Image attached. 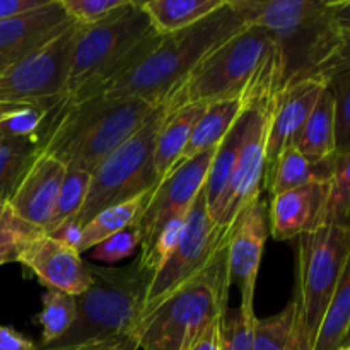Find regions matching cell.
Segmentation results:
<instances>
[{
    "instance_id": "6da1fadb",
    "label": "cell",
    "mask_w": 350,
    "mask_h": 350,
    "mask_svg": "<svg viewBox=\"0 0 350 350\" xmlns=\"http://www.w3.org/2000/svg\"><path fill=\"white\" fill-rule=\"evenodd\" d=\"M248 26L262 27L275 44L279 91L303 79L330 81L350 70V40L318 0H229ZM277 91V92H279Z\"/></svg>"
},
{
    "instance_id": "7a4b0ae2",
    "label": "cell",
    "mask_w": 350,
    "mask_h": 350,
    "mask_svg": "<svg viewBox=\"0 0 350 350\" xmlns=\"http://www.w3.org/2000/svg\"><path fill=\"white\" fill-rule=\"evenodd\" d=\"M156 106L139 98H91L51 108L38 137L40 152L53 156L65 170L92 173L142 129Z\"/></svg>"
},
{
    "instance_id": "3957f363",
    "label": "cell",
    "mask_w": 350,
    "mask_h": 350,
    "mask_svg": "<svg viewBox=\"0 0 350 350\" xmlns=\"http://www.w3.org/2000/svg\"><path fill=\"white\" fill-rule=\"evenodd\" d=\"M159 40L142 3L135 0H129L94 26H79L67 89L53 108H67L99 96L139 64Z\"/></svg>"
},
{
    "instance_id": "277c9868",
    "label": "cell",
    "mask_w": 350,
    "mask_h": 350,
    "mask_svg": "<svg viewBox=\"0 0 350 350\" xmlns=\"http://www.w3.org/2000/svg\"><path fill=\"white\" fill-rule=\"evenodd\" d=\"M279 91L275 44L267 31L246 26L212 51L166 99L171 108L226 99H272Z\"/></svg>"
},
{
    "instance_id": "5b68a950",
    "label": "cell",
    "mask_w": 350,
    "mask_h": 350,
    "mask_svg": "<svg viewBox=\"0 0 350 350\" xmlns=\"http://www.w3.org/2000/svg\"><path fill=\"white\" fill-rule=\"evenodd\" d=\"M246 26L226 0L221 9L193 26L161 36L159 43L139 64L115 79L96 98H139L159 105L212 51Z\"/></svg>"
},
{
    "instance_id": "8992f818",
    "label": "cell",
    "mask_w": 350,
    "mask_h": 350,
    "mask_svg": "<svg viewBox=\"0 0 350 350\" xmlns=\"http://www.w3.org/2000/svg\"><path fill=\"white\" fill-rule=\"evenodd\" d=\"M228 238L197 277L140 318L132 332L139 350H190L208 327L226 317L231 287Z\"/></svg>"
},
{
    "instance_id": "52a82bcc",
    "label": "cell",
    "mask_w": 350,
    "mask_h": 350,
    "mask_svg": "<svg viewBox=\"0 0 350 350\" xmlns=\"http://www.w3.org/2000/svg\"><path fill=\"white\" fill-rule=\"evenodd\" d=\"M89 272L91 286L75 297V323L51 347L125 337L132 335L139 323L149 282V273L139 262L120 269L89 263Z\"/></svg>"
},
{
    "instance_id": "ba28073f",
    "label": "cell",
    "mask_w": 350,
    "mask_h": 350,
    "mask_svg": "<svg viewBox=\"0 0 350 350\" xmlns=\"http://www.w3.org/2000/svg\"><path fill=\"white\" fill-rule=\"evenodd\" d=\"M167 111L170 105L164 101L159 103L142 129L92 171L84 207L68 222H75L84 228L98 212L132 200L156 187L159 180L154 170V150Z\"/></svg>"
},
{
    "instance_id": "9c48e42d",
    "label": "cell",
    "mask_w": 350,
    "mask_h": 350,
    "mask_svg": "<svg viewBox=\"0 0 350 350\" xmlns=\"http://www.w3.org/2000/svg\"><path fill=\"white\" fill-rule=\"evenodd\" d=\"M349 255V228L323 224L297 238V313L313 342Z\"/></svg>"
},
{
    "instance_id": "30bf717a",
    "label": "cell",
    "mask_w": 350,
    "mask_h": 350,
    "mask_svg": "<svg viewBox=\"0 0 350 350\" xmlns=\"http://www.w3.org/2000/svg\"><path fill=\"white\" fill-rule=\"evenodd\" d=\"M229 231H222L212 222L204 190L198 193L187 215L181 234L174 248L161 265L150 273L146 289L142 317L156 310L174 291L183 287L207 267Z\"/></svg>"
},
{
    "instance_id": "8fae6325",
    "label": "cell",
    "mask_w": 350,
    "mask_h": 350,
    "mask_svg": "<svg viewBox=\"0 0 350 350\" xmlns=\"http://www.w3.org/2000/svg\"><path fill=\"white\" fill-rule=\"evenodd\" d=\"M77 31L72 23L0 74V105H57L67 89Z\"/></svg>"
},
{
    "instance_id": "7c38bea8",
    "label": "cell",
    "mask_w": 350,
    "mask_h": 350,
    "mask_svg": "<svg viewBox=\"0 0 350 350\" xmlns=\"http://www.w3.org/2000/svg\"><path fill=\"white\" fill-rule=\"evenodd\" d=\"M215 149H208L191 159L181 161L166 178L157 181L142 215L137 221L142 234L140 258L149 255L167 224L176 219L187 217L195 198L204 190Z\"/></svg>"
},
{
    "instance_id": "4fadbf2b",
    "label": "cell",
    "mask_w": 350,
    "mask_h": 350,
    "mask_svg": "<svg viewBox=\"0 0 350 350\" xmlns=\"http://www.w3.org/2000/svg\"><path fill=\"white\" fill-rule=\"evenodd\" d=\"M270 103L272 99L269 98L256 99L246 109L238 163L215 224L222 231H229L239 214L255 198H258L262 191V183L265 181L267 173L265 142L269 132Z\"/></svg>"
},
{
    "instance_id": "5bb4252c",
    "label": "cell",
    "mask_w": 350,
    "mask_h": 350,
    "mask_svg": "<svg viewBox=\"0 0 350 350\" xmlns=\"http://www.w3.org/2000/svg\"><path fill=\"white\" fill-rule=\"evenodd\" d=\"M269 236V204L258 197L229 228L228 275L231 286L239 289L241 306L255 308L256 277Z\"/></svg>"
},
{
    "instance_id": "9a60e30c",
    "label": "cell",
    "mask_w": 350,
    "mask_h": 350,
    "mask_svg": "<svg viewBox=\"0 0 350 350\" xmlns=\"http://www.w3.org/2000/svg\"><path fill=\"white\" fill-rule=\"evenodd\" d=\"M17 263L34 273L48 289L62 291L70 296H81L91 286L89 263L77 250L48 234H40L24 245Z\"/></svg>"
},
{
    "instance_id": "2e32d148",
    "label": "cell",
    "mask_w": 350,
    "mask_h": 350,
    "mask_svg": "<svg viewBox=\"0 0 350 350\" xmlns=\"http://www.w3.org/2000/svg\"><path fill=\"white\" fill-rule=\"evenodd\" d=\"M74 21L60 0H46L41 7L0 21V74L57 36Z\"/></svg>"
},
{
    "instance_id": "e0dca14e",
    "label": "cell",
    "mask_w": 350,
    "mask_h": 350,
    "mask_svg": "<svg viewBox=\"0 0 350 350\" xmlns=\"http://www.w3.org/2000/svg\"><path fill=\"white\" fill-rule=\"evenodd\" d=\"M327 85L328 82L323 79H303L287 84L273 96L265 142L267 167L277 159L284 147L294 144Z\"/></svg>"
},
{
    "instance_id": "ac0fdd59",
    "label": "cell",
    "mask_w": 350,
    "mask_h": 350,
    "mask_svg": "<svg viewBox=\"0 0 350 350\" xmlns=\"http://www.w3.org/2000/svg\"><path fill=\"white\" fill-rule=\"evenodd\" d=\"M330 181H314L270 197V236L289 241L325 224Z\"/></svg>"
},
{
    "instance_id": "d6986e66",
    "label": "cell",
    "mask_w": 350,
    "mask_h": 350,
    "mask_svg": "<svg viewBox=\"0 0 350 350\" xmlns=\"http://www.w3.org/2000/svg\"><path fill=\"white\" fill-rule=\"evenodd\" d=\"M65 176V166L53 156L38 152L19 185L14 190L9 204L27 224L46 231L57 204L60 185Z\"/></svg>"
},
{
    "instance_id": "ffe728a7",
    "label": "cell",
    "mask_w": 350,
    "mask_h": 350,
    "mask_svg": "<svg viewBox=\"0 0 350 350\" xmlns=\"http://www.w3.org/2000/svg\"><path fill=\"white\" fill-rule=\"evenodd\" d=\"M205 106L207 105H187L176 109L170 106L154 150V170L159 181L166 178L181 161L191 132L205 111Z\"/></svg>"
},
{
    "instance_id": "44dd1931",
    "label": "cell",
    "mask_w": 350,
    "mask_h": 350,
    "mask_svg": "<svg viewBox=\"0 0 350 350\" xmlns=\"http://www.w3.org/2000/svg\"><path fill=\"white\" fill-rule=\"evenodd\" d=\"M335 156L323 163H310L293 144L284 147L277 159L267 167L265 181L270 197L314 181H330Z\"/></svg>"
},
{
    "instance_id": "7402d4cb",
    "label": "cell",
    "mask_w": 350,
    "mask_h": 350,
    "mask_svg": "<svg viewBox=\"0 0 350 350\" xmlns=\"http://www.w3.org/2000/svg\"><path fill=\"white\" fill-rule=\"evenodd\" d=\"M250 105L252 103L246 99H226V101L211 103L205 106V111L202 113L193 132H191L181 161L191 159L208 149H215L224 140L229 130L236 125V122L241 118Z\"/></svg>"
},
{
    "instance_id": "603a6c76",
    "label": "cell",
    "mask_w": 350,
    "mask_h": 350,
    "mask_svg": "<svg viewBox=\"0 0 350 350\" xmlns=\"http://www.w3.org/2000/svg\"><path fill=\"white\" fill-rule=\"evenodd\" d=\"M310 163H323L337 154L335 146V111L330 89L321 92L313 111L293 144Z\"/></svg>"
},
{
    "instance_id": "cb8c5ba5",
    "label": "cell",
    "mask_w": 350,
    "mask_h": 350,
    "mask_svg": "<svg viewBox=\"0 0 350 350\" xmlns=\"http://www.w3.org/2000/svg\"><path fill=\"white\" fill-rule=\"evenodd\" d=\"M245 116L246 111L243 113L241 118L236 122V125L229 130L224 140L217 146L211 170H208L207 181H205L204 193L205 198H207L208 215H211L214 224H217L219 214H221L222 204H224L226 191H228L231 178L234 174L236 163H238L239 149H241L243 142V129H245Z\"/></svg>"
},
{
    "instance_id": "d4e9b609",
    "label": "cell",
    "mask_w": 350,
    "mask_h": 350,
    "mask_svg": "<svg viewBox=\"0 0 350 350\" xmlns=\"http://www.w3.org/2000/svg\"><path fill=\"white\" fill-rule=\"evenodd\" d=\"M142 9L159 36L193 26L221 9L226 0H146Z\"/></svg>"
},
{
    "instance_id": "484cf974",
    "label": "cell",
    "mask_w": 350,
    "mask_h": 350,
    "mask_svg": "<svg viewBox=\"0 0 350 350\" xmlns=\"http://www.w3.org/2000/svg\"><path fill=\"white\" fill-rule=\"evenodd\" d=\"M154 188L144 191V193L132 198V200L113 205V207H108L105 208V211L98 212V214L82 228V243L81 246H79V253L82 255V253L92 250L101 241H105L109 236L116 234V232L137 224L139 217L142 215L144 208H146L147 202H149L150 195H152Z\"/></svg>"
},
{
    "instance_id": "4316f807",
    "label": "cell",
    "mask_w": 350,
    "mask_h": 350,
    "mask_svg": "<svg viewBox=\"0 0 350 350\" xmlns=\"http://www.w3.org/2000/svg\"><path fill=\"white\" fill-rule=\"evenodd\" d=\"M350 328V255L311 350H342Z\"/></svg>"
},
{
    "instance_id": "83f0119b",
    "label": "cell",
    "mask_w": 350,
    "mask_h": 350,
    "mask_svg": "<svg viewBox=\"0 0 350 350\" xmlns=\"http://www.w3.org/2000/svg\"><path fill=\"white\" fill-rule=\"evenodd\" d=\"M40 152L38 139L0 140V204L9 202L21 178Z\"/></svg>"
},
{
    "instance_id": "f1b7e54d",
    "label": "cell",
    "mask_w": 350,
    "mask_h": 350,
    "mask_svg": "<svg viewBox=\"0 0 350 350\" xmlns=\"http://www.w3.org/2000/svg\"><path fill=\"white\" fill-rule=\"evenodd\" d=\"M43 310L38 321L41 325V344L38 347L46 349L57 344L72 328L77 318V299L75 296L62 291L48 289L41 297Z\"/></svg>"
},
{
    "instance_id": "f546056e",
    "label": "cell",
    "mask_w": 350,
    "mask_h": 350,
    "mask_svg": "<svg viewBox=\"0 0 350 350\" xmlns=\"http://www.w3.org/2000/svg\"><path fill=\"white\" fill-rule=\"evenodd\" d=\"M91 178L92 173H89V171L65 170V176L60 185L57 204H55L53 214H51L50 224H48L44 234L55 232L60 226L72 221L81 212V208L85 204V198H88Z\"/></svg>"
},
{
    "instance_id": "4dcf8cb0",
    "label": "cell",
    "mask_w": 350,
    "mask_h": 350,
    "mask_svg": "<svg viewBox=\"0 0 350 350\" xmlns=\"http://www.w3.org/2000/svg\"><path fill=\"white\" fill-rule=\"evenodd\" d=\"M51 105H0V133L3 139H38Z\"/></svg>"
},
{
    "instance_id": "1f68e13d",
    "label": "cell",
    "mask_w": 350,
    "mask_h": 350,
    "mask_svg": "<svg viewBox=\"0 0 350 350\" xmlns=\"http://www.w3.org/2000/svg\"><path fill=\"white\" fill-rule=\"evenodd\" d=\"M325 224L350 229V147L335 154Z\"/></svg>"
},
{
    "instance_id": "d6a6232c",
    "label": "cell",
    "mask_w": 350,
    "mask_h": 350,
    "mask_svg": "<svg viewBox=\"0 0 350 350\" xmlns=\"http://www.w3.org/2000/svg\"><path fill=\"white\" fill-rule=\"evenodd\" d=\"M297 318V301L294 297L280 313L253 321V350H286Z\"/></svg>"
},
{
    "instance_id": "836d02e7",
    "label": "cell",
    "mask_w": 350,
    "mask_h": 350,
    "mask_svg": "<svg viewBox=\"0 0 350 350\" xmlns=\"http://www.w3.org/2000/svg\"><path fill=\"white\" fill-rule=\"evenodd\" d=\"M40 234L44 232L23 221L9 202L0 204V267L17 262L24 245Z\"/></svg>"
},
{
    "instance_id": "e575fe53",
    "label": "cell",
    "mask_w": 350,
    "mask_h": 350,
    "mask_svg": "<svg viewBox=\"0 0 350 350\" xmlns=\"http://www.w3.org/2000/svg\"><path fill=\"white\" fill-rule=\"evenodd\" d=\"M255 308L241 306L226 313L219 325V350H253Z\"/></svg>"
},
{
    "instance_id": "d590c367",
    "label": "cell",
    "mask_w": 350,
    "mask_h": 350,
    "mask_svg": "<svg viewBox=\"0 0 350 350\" xmlns=\"http://www.w3.org/2000/svg\"><path fill=\"white\" fill-rule=\"evenodd\" d=\"M140 246H142V234H140L139 226L133 224L89 250V260L113 265L135 255Z\"/></svg>"
},
{
    "instance_id": "8d00e7d4",
    "label": "cell",
    "mask_w": 350,
    "mask_h": 350,
    "mask_svg": "<svg viewBox=\"0 0 350 350\" xmlns=\"http://www.w3.org/2000/svg\"><path fill=\"white\" fill-rule=\"evenodd\" d=\"M328 89L334 98L335 146L340 152L350 147V70L330 79Z\"/></svg>"
},
{
    "instance_id": "74e56055",
    "label": "cell",
    "mask_w": 350,
    "mask_h": 350,
    "mask_svg": "<svg viewBox=\"0 0 350 350\" xmlns=\"http://www.w3.org/2000/svg\"><path fill=\"white\" fill-rule=\"evenodd\" d=\"M60 3L77 26H94L126 5L129 0H60Z\"/></svg>"
},
{
    "instance_id": "f35d334b",
    "label": "cell",
    "mask_w": 350,
    "mask_h": 350,
    "mask_svg": "<svg viewBox=\"0 0 350 350\" xmlns=\"http://www.w3.org/2000/svg\"><path fill=\"white\" fill-rule=\"evenodd\" d=\"M38 350H139L137 342L132 335L125 337L111 338V340L103 342H85V344H74V345H55V347H46Z\"/></svg>"
},
{
    "instance_id": "ab89813d",
    "label": "cell",
    "mask_w": 350,
    "mask_h": 350,
    "mask_svg": "<svg viewBox=\"0 0 350 350\" xmlns=\"http://www.w3.org/2000/svg\"><path fill=\"white\" fill-rule=\"evenodd\" d=\"M0 350H38V345L12 327L0 325Z\"/></svg>"
},
{
    "instance_id": "60d3db41",
    "label": "cell",
    "mask_w": 350,
    "mask_h": 350,
    "mask_svg": "<svg viewBox=\"0 0 350 350\" xmlns=\"http://www.w3.org/2000/svg\"><path fill=\"white\" fill-rule=\"evenodd\" d=\"M332 19L337 24L340 33L350 40V0H340V2H327Z\"/></svg>"
},
{
    "instance_id": "b9f144b4",
    "label": "cell",
    "mask_w": 350,
    "mask_h": 350,
    "mask_svg": "<svg viewBox=\"0 0 350 350\" xmlns=\"http://www.w3.org/2000/svg\"><path fill=\"white\" fill-rule=\"evenodd\" d=\"M46 0H0V21L41 7Z\"/></svg>"
},
{
    "instance_id": "7bdbcfd3",
    "label": "cell",
    "mask_w": 350,
    "mask_h": 350,
    "mask_svg": "<svg viewBox=\"0 0 350 350\" xmlns=\"http://www.w3.org/2000/svg\"><path fill=\"white\" fill-rule=\"evenodd\" d=\"M48 236L57 238L58 241L65 243L67 246H70V248L77 250L79 252V246H81L82 243V226L75 224V222H65L64 226H60L57 231L51 232V234Z\"/></svg>"
},
{
    "instance_id": "ee69618b",
    "label": "cell",
    "mask_w": 350,
    "mask_h": 350,
    "mask_svg": "<svg viewBox=\"0 0 350 350\" xmlns=\"http://www.w3.org/2000/svg\"><path fill=\"white\" fill-rule=\"evenodd\" d=\"M313 349V340L308 335V332L304 330V325L301 321L299 313H297L296 325H294L293 335H291L289 345H287L286 350H311Z\"/></svg>"
},
{
    "instance_id": "f6af8a7d",
    "label": "cell",
    "mask_w": 350,
    "mask_h": 350,
    "mask_svg": "<svg viewBox=\"0 0 350 350\" xmlns=\"http://www.w3.org/2000/svg\"><path fill=\"white\" fill-rule=\"evenodd\" d=\"M221 321L208 327L198 337V340L191 345L190 350H219V325H221Z\"/></svg>"
},
{
    "instance_id": "bcb514c9",
    "label": "cell",
    "mask_w": 350,
    "mask_h": 350,
    "mask_svg": "<svg viewBox=\"0 0 350 350\" xmlns=\"http://www.w3.org/2000/svg\"><path fill=\"white\" fill-rule=\"evenodd\" d=\"M347 344H350V328H349V334H347V337H345V344H344V347Z\"/></svg>"
},
{
    "instance_id": "7dc6e473",
    "label": "cell",
    "mask_w": 350,
    "mask_h": 350,
    "mask_svg": "<svg viewBox=\"0 0 350 350\" xmlns=\"http://www.w3.org/2000/svg\"><path fill=\"white\" fill-rule=\"evenodd\" d=\"M342 350H350V344H347V345H345V347H344V349H342Z\"/></svg>"
},
{
    "instance_id": "c3c4849f",
    "label": "cell",
    "mask_w": 350,
    "mask_h": 350,
    "mask_svg": "<svg viewBox=\"0 0 350 350\" xmlns=\"http://www.w3.org/2000/svg\"><path fill=\"white\" fill-rule=\"evenodd\" d=\"M3 139V137H2V133H0V140H2Z\"/></svg>"
}]
</instances>
